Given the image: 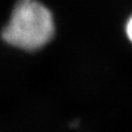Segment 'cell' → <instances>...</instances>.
Instances as JSON below:
<instances>
[{"mask_svg": "<svg viewBox=\"0 0 132 132\" xmlns=\"http://www.w3.org/2000/svg\"><path fill=\"white\" fill-rule=\"evenodd\" d=\"M55 34V21L39 0H19L1 33L8 45L27 52L42 49Z\"/></svg>", "mask_w": 132, "mask_h": 132, "instance_id": "obj_1", "label": "cell"}, {"mask_svg": "<svg viewBox=\"0 0 132 132\" xmlns=\"http://www.w3.org/2000/svg\"><path fill=\"white\" fill-rule=\"evenodd\" d=\"M126 34L128 39L132 43V16L128 19L126 24Z\"/></svg>", "mask_w": 132, "mask_h": 132, "instance_id": "obj_2", "label": "cell"}]
</instances>
